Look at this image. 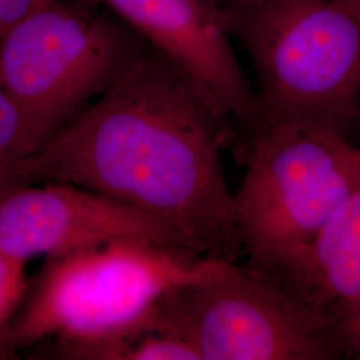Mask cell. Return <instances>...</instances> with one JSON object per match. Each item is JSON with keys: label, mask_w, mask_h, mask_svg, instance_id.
Listing matches in <instances>:
<instances>
[{"label": "cell", "mask_w": 360, "mask_h": 360, "mask_svg": "<svg viewBox=\"0 0 360 360\" xmlns=\"http://www.w3.org/2000/svg\"><path fill=\"white\" fill-rule=\"evenodd\" d=\"M231 116L162 53L142 58L16 167L20 184L67 181L108 195L199 257H245L221 166Z\"/></svg>", "instance_id": "obj_1"}, {"label": "cell", "mask_w": 360, "mask_h": 360, "mask_svg": "<svg viewBox=\"0 0 360 360\" xmlns=\"http://www.w3.org/2000/svg\"><path fill=\"white\" fill-rule=\"evenodd\" d=\"M233 264L139 240L46 257L4 354L53 340L56 355L83 360L91 349L142 330L171 290L219 276Z\"/></svg>", "instance_id": "obj_2"}, {"label": "cell", "mask_w": 360, "mask_h": 360, "mask_svg": "<svg viewBox=\"0 0 360 360\" xmlns=\"http://www.w3.org/2000/svg\"><path fill=\"white\" fill-rule=\"evenodd\" d=\"M233 214L248 267L278 274L360 186V147L345 131L259 116Z\"/></svg>", "instance_id": "obj_3"}, {"label": "cell", "mask_w": 360, "mask_h": 360, "mask_svg": "<svg viewBox=\"0 0 360 360\" xmlns=\"http://www.w3.org/2000/svg\"><path fill=\"white\" fill-rule=\"evenodd\" d=\"M224 7L232 37L257 72L260 116L345 131L359 102V16L338 0H240Z\"/></svg>", "instance_id": "obj_4"}, {"label": "cell", "mask_w": 360, "mask_h": 360, "mask_svg": "<svg viewBox=\"0 0 360 360\" xmlns=\"http://www.w3.org/2000/svg\"><path fill=\"white\" fill-rule=\"evenodd\" d=\"M151 47L89 0H49L0 37V90L23 111L38 151Z\"/></svg>", "instance_id": "obj_5"}, {"label": "cell", "mask_w": 360, "mask_h": 360, "mask_svg": "<svg viewBox=\"0 0 360 360\" xmlns=\"http://www.w3.org/2000/svg\"><path fill=\"white\" fill-rule=\"evenodd\" d=\"M147 327L178 335L200 360L343 358L334 334L275 276L236 263L171 290Z\"/></svg>", "instance_id": "obj_6"}, {"label": "cell", "mask_w": 360, "mask_h": 360, "mask_svg": "<svg viewBox=\"0 0 360 360\" xmlns=\"http://www.w3.org/2000/svg\"><path fill=\"white\" fill-rule=\"evenodd\" d=\"M122 240L190 251L162 223L83 186L55 180L30 183L0 199V250L27 263Z\"/></svg>", "instance_id": "obj_7"}, {"label": "cell", "mask_w": 360, "mask_h": 360, "mask_svg": "<svg viewBox=\"0 0 360 360\" xmlns=\"http://www.w3.org/2000/svg\"><path fill=\"white\" fill-rule=\"evenodd\" d=\"M89 1L114 13L139 34L223 112L247 127L257 122V91L236 59L221 0Z\"/></svg>", "instance_id": "obj_8"}, {"label": "cell", "mask_w": 360, "mask_h": 360, "mask_svg": "<svg viewBox=\"0 0 360 360\" xmlns=\"http://www.w3.org/2000/svg\"><path fill=\"white\" fill-rule=\"evenodd\" d=\"M272 276L314 312L339 345V330L360 314V186L314 240Z\"/></svg>", "instance_id": "obj_9"}, {"label": "cell", "mask_w": 360, "mask_h": 360, "mask_svg": "<svg viewBox=\"0 0 360 360\" xmlns=\"http://www.w3.org/2000/svg\"><path fill=\"white\" fill-rule=\"evenodd\" d=\"M84 360H200L180 336L158 328H143L94 348Z\"/></svg>", "instance_id": "obj_10"}, {"label": "cell", "mask_w": 360, "mask_h": 360, "mask_svg": "<svg viewBox=\"0 0 360 360\" xmlns=\"http://www.w3.org/2000/svg\"><path fill=\"white\" fill-rule=\"evenodd\" d=\"M34 147L26 116L13 99L0 90V199L18 186L16 166Z\"/></svg>", "instance_id": "obj_11"}, {"label": "cell", "mask_w": 360, "mask_h": 360, "mask_svg": "<svg viewBox=\"0 0 360 360\" xmlns=\"http://www.w3.org/2000/svg\"><path fill=\"white\" fill-rule=\"evenodd\" d=\"M27 262L0 250V354L30 290Z\"/></svg>", "instance_id": "obj_12"}, {"label": "cell", "mask_w": 360, "mask_h": 360, "mask_svg": "<svg viewBox=\"0 0 360 360\" xmlns=\"http://www.w3.org/2000/svg\"><path fill=\"white\" fill-rule=\"evenodd\" d=\"M49 0H0V37Z\"/></svg>", "instance_id": "obj_13"}, {"label": "cell", "mask_w": 360, "mask_h": 360, "mask_svg": "<svg viewBox=\"0 0 360 360\" xmlns=\"http://www.w3.org/2000/svg\"><path fill=\"white\" fill-rule=\"evenodd\" d=\"M338 340L343 358L360 360V314L339 330Z\"/></svg>", "instance_id": "obj_14"}, {"label": "cell", "mask_w": 360, "mask_h": 360, "mask_svg": "<svg viewBox=\"0 0 360 360\" xmlns=\"http://www.w3.org/2000/svg\"><path fill=\"white\" fill-rule=\"evenodd\" d=\"M342 4H345L348 10H351L352 13H356L360 18V0H338Z\"/></svg>", "instance_id": "obj_15"}, {"label": "cell", "mask_w": 360, "mask_h": 360, "mask_svg": "<svg viewBox=\"0 0 360 360\" xmlns=\"http://www.w3.org/2000/svg\"><path fill=\"white\" fill-rule=\"evenodd\" d=\"M238 1H240V0H221V3H223L224 6H227V4H232V3H238Z\"/></svg>", "instance_id": "obj_16"}]
</instances>
